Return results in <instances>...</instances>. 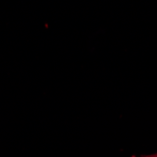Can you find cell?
<instances>
[{"mask_svg":"<svg viewBox=\"0 0 157 157\" xmlns=\"http://www.w3.org/2000/svg\"><path fill=\"white\" fill-rule=\"evenodd\" d=\"M142 157H157V153L151 154V155H147V156H142Z\"/></svg>","mask_w":157,"mask_h":157,"instance_id":"obj_1","label":"cell"}]
</instances>
